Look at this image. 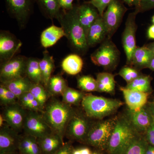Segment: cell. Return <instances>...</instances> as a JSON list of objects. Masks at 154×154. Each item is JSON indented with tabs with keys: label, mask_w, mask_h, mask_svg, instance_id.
Instances as JSON below:
<instances>
[{
	"label": "cell",
	"mask_w": 154,
	"mask_h": 154,
	"mask_svg": "<svg viewBox=\"0 0 154 154\" xmlns=\"http://www.w3.org/2000/svg\"><path fill=\"white\" fill-rule=\"evenodd\" d=\"M0 130V154L16 152L20 138L16 131L10 126H3Z\"/></svg>",
	"instance_id": "obj_13"
},
{
	"label": "cell",
	"mask_w": 154,
	"mask_h": 154,
	"mask_svg": "<svg viewBox=\"0 0 154 154\" xmlns=\"http://www.w3.org/2000/svg\"><path fill=\"white\" fill-rule=\"evenodd\" d=\"M89 129L85 119L74 113L68 124L66 134L73 139L85 141Z\"/></svg>",
	"instance_id": "obj_15"
},
{
	"label": "cell",
	"mask_w": 154,
	"mask_h": 154,
	"mask_svg": "<svg viewBox=\"0 0 154 154\" xmlns=\"http://www.w3.org/2000/svg\"><path fill=\"white\" fill-rule=\"evenodd\" d=\"M74 0H59V4L61 10L68 11L73 8Z\"/></svg>",
	"instance_id": "obj_43"
},
{
	"label": "cell",
	"mask_w": 154,
	"mask_h": 154,
	"mask_svg": "<svg viewBox=\"0 0 154 154\" xmlns=\"http://www.w3.org/2000/svg\"><path fill=\"white\" fill-rule=\"evenodd\" d=\"M153 102H154V101H153Z\"/></svg>",
	"instance_id": "obj_55"
},
{
	"label": "cell",
	"mask_w": 154,
	"mask_h": 154,
	"mask_svg": "<svg viewBox=\"0 0 154 154\" xmlns=\"http://www.w3.org/2000/svg\"><path fill=\"white\" fill-rule=\"evenodd\" d=\"M138 14L135 11L128 15L125 22V28L122 33V42L126 57L127 63L130 65L133 54L136 46V33L137 26L136 23V18Z\"/></svg>",
	"instance_id": "obj_10"
},
{
	"label": "cell",
	"mask_w": 154,
	"mask_h": 154,
	"mask_svg": "<svg viewBox=\"0 0 154 154\" xmlns=\"http://www.w3.org/2000/svg\"><path fill=\"white\" fill-rule=\"evenodd\" d=\"M30 92L44 109L49 93L46 91V88L41 84H33Z\"/></svg>",
	"instance_id": "obj_35"
},
{
	"label": "cell",
	"mask_w": 154,
	"mask_h": 154,
	"mask_svg": "<svg viewBox=\"0 0 154 154\" xmlns=\"http://www.w3.org/2000/svg\"><path fill=\"white\" fill-rule=\"evenodd\" d=\"M117 119L98 122L89 129L85 141L88 144L103 150L107 148Z\"/></svg>",
	"instance_id": "obj_5"
},
{
	"label": "cell",
	"mask_w": 154,
	"mask_h": 154,
	"mask_svg": "<svg viewBox=\"0 0 154 154\" xmlns=\"http://www.w3.org/2000/svg\"><path fill=\"white\" fill-rule=\"evenodd\" d=\"M36 3L45 17L51 20L57 19L61 11L59 0H36Z\"/></svg>",
	"instance_id": "obj_24"
},
{
	"label": "cell",
	"mask_w": 154,
	"mask_h": 154,
	"mask_svg": "<svg viewBox=\"0 0 154 154\" xmlns=\"http://www.w3.org/2000/svg\"><path fill=\"white\" fill-rule=\"evenodd\" d=\"M146 140L149 144L154 146V118L151 125L146 131Z\"/></svg>",
	"instance_id": "obj_41"
},
{
	"label": "cell",
	"mask_w": 154,
	"mask_h": 154,
	"mask_svg": "<svg viewBox=\"0 0 154 154\" xmlns=\"http://www.w3.org/2000/svg\"><path fill=\"white\" fill-rule=\"evenodd\" d=\"M19 104H12L6 106L3 111V117L9 126L17 131L23 127L27 113Z\"/></svg>",
	"instance_id": "obj_14"
},
{
	"label": "cell",
	"mask_w": 154,
	"mask_h": 154,
	"mask_svg": "<svg viewBox=\"0 0 154 154\" xmlns=\"http://www.w3.org/2000/svg\"><path fill=\"white\" fill-rule=\"evenodd\" d=\"M146 154H154V146L148 144L146 150Z\"/></svg>",
	"instance_id": "obj_47"
},
{
	"label": "cell",
	"mask_w": 154,
	"mask_h": 154,
	"mask_svg": "<svg viewBox=\"0 0 154 154\" xmlns=\"http://www.w3.org/2000/svg\"><path fill=\"white\" fill-rule=\"evenodd\" d=\"M97 89L100 92L112 93L115 90V81L112 74L108 72L99 73L97 75Z\"/></svg>",
	"instance_id": "obj_29"
},
{
	"label": "cell",
	"mask_w": 154,
	"mask_h": 154,
	"mask_svg": "<svg viewBox=\"0 0 154 154\" xmlns=\"http://www.w3.org/2000/svg\"><path fill=\"white\" fill-rule=\"evenodd\" d=\"M5 121V119H4V117L2 114L0 115V127L2 128L4 125V122Z\"/></svg>",
	"instance_id": "obj_51"
},
{
	"label": "cell",
	"mask_w": 154,
	"mask_h": 154,
	"mask_svg": "<svg viewBox=\"0 0 154 154\" xmlns=\"http://www.w3.org/2000/svg\"><path fill=\"white\" fill-rule=\"evenodd\" d=\"M120 51L111 38H106L91 55L92 62L107 69L115 68L119 62Z\"/></svg>",
	"instance_id": "obj_6"
},
{
	"label": "cell",
	"mask_w": 154,
	"mask_h": 154,
	"mask_svg": "<svg viewBox=\"0 0 154 154\" xmlns=\"http://www.w3.org/2000/svg\"><path fill=\"white\" fill-rule=\"evenodd\" d=\"M18 150L20 154H42L36 138L28 134L20 138Z\"/></svg>",
	"instance_id": "obj_28"
},
{
	"label": "cell",
	"mask_w": 154,
	"mask_h": 154,
	"mask_svg": "<svg viewBox=\"0 0 154 154\" xmlns=\"http://www.w3.org/2000/svg\"><path fill=\"white\" fill-rule=\"evenodd\" d=\"M128 9L122 0H112L102 18L107 32V38H111L121 24Z\"/></svg>",
	"instance_id": "obj_8"
},
{
	"label": "cell",
	"mask_w": 154,
	"mask_h": 154,
	"mask_svg": "<svg viewBox=\"0 0 154 154\" xmlns=\"http://www.w3.org/2000/svg\"><path fill=\"white\" fill-rule=\"evenodd\" d=\"M149 107L150 110L151 111L152 115L153 116L154 118V103L153 102H152V103H150L149 105Z\"/></svg>",
	"instance_id": "obj_49"
},
{
	"label": "cell",
	"mask_w": 154,
	"mask_h": 154,
	"mask_svg": "<svg viewBox=\"0 0 154 154\" xmlns=\"http://www.w3.org/2000/svg\"><path fill=\"white\" fill-rule=\"evenodd\" d=\"M67 87L64 79L61 76L57 75L51 77L47 88L52 95L62 96Z\"/></svg>",
	"instance_id": "obj_32"
},
{
	"label": "cell",
	"mask_w": 154,
	"mask_h": 154,
	"mask_svg": "<svg viewBox=\"0 0 154 154\" xmlns=\"http://www.w3.org/2000/svg\"><path fill=\"white\" fill-rule=\"evenodd\" d=\"M33 84L27 77L24 76L2 84L12 91L18 99L23 94L30 91Z\"/></svg>",
	"instance_id": "obj_23"
},
{
	"label": "cell",
	"mask_w": 154,
	"mask_h": 154,
	"mask_svg": "<svg viewBox=\"0 0 154 154\" xmlns=\"http://www.w3.org/2000/svg\"><path fill=\"white\" fill-rule=\"evenodd\" d=\"M148 37L150 39H154V25L149 28L147 31Z\"/></svg>",
	"instance_id": "obj_45"
},
{
	"label": "cell",
	"mask_w": 154,
	"mask_h": 154,
	"mask_svg": "<svg viewBox=\"0 0 154 154\" xmlns=\"http://www.w3.org/2000/svg\"><path fill=\"white\" fill-rule=\"evenodd\" d=\"M22 45L14 34L1 30L0 33V61L1 64L7 62L15 56Z\"/></svg>",
	"instance_id": "obj_12"
},
{
	"label": "cell",
	"mask_w": 154,
	"mask_h": 154,
	"mask_svg": "<svg viewBox=\"0 0 154 154\" xmlns=\"http://www.w3.org/2000/svg\"><path fill=\"white\" fill-rule=\"evenodd\" d=\"M118 74L126 81L127 84L131 82L140 75L137 69L128 66L122 68Z\"/></svg>",
	"instance_id": "obj_38"
},
{
	"label": "cell",
	"mask_w": 154,
	"mask_h": 154,
	"mask_svg": "<svg viewBox=\"0 0 154 154\" xmlns=\"http://www.w3.org/2000/svg\"><path fill=\"white\" fill-rule=\"evenodd\" d=\"M36 139L42 154H52L65 143L59 136L53 133Z\"/></svg>",
	"instance_id": "obj_20"
},
{
	"label": "cell",
	"mask_w": 154,
	"mask_h": 154,
	"mask_svg": "<svg viewBox=\"0 0 154 154\" xmlns=\"http://www.w3.org/2000/svg\"><path fill=\"white\" fill-rule=\"evenodd\" d=\"M78 85L82 91L85 92L98 91L97 81L91 76L80 77L78 79Z\"/></svg>",
	"instance_id": "obj_36"
},
{
	"label": "cell",
	"mask_w": 154,
	"mask_h": 154,
	"mask_svg": "<svg viewBox=\"0 0 154 154\" xmlns=\"http://www.w3.org/2000/svg\"><path fill=\"white\" fill-rule=\"evenodd\" d=\"M82 104L87 116L99 119L112 114L123 105L121 101L117 99H107L91 94L84 96Z\"/></svg>",
	"instance_id": "obj_3"
},
{
	"label": "cell",
	"mask_w": 154,
	"mask_h": 154,
	"mask_svg": "<svg viewBox=\"0 0 154 154\" xmlns=\"http://www.w3.org/2000/svg\"><path fill=\"white\" fill-rule=\"evenodd\" d=\"M83 61L78 54H71L64 59L62 63L63 70L68 74L75 75L82 71Z\"/></svg>",
	"instance_id": "obj_26"
},
{
	"label": "cell",
	"mask_w": 154,
	"mask_h": 154,
	"mask_svg": "<svg viewBox=\"0 0 154 154\" xmlns=\"http://www.w3.org/2000/svg\"><path fill=\"white\" fill-rule=\"evenodd\" d=\"M40 60L34 57L28 58L25 69V76L33 84H42L40 66Z\"/></svg>",
	"instance_id": "obj_27"
},
{
	"label": "cell",
	"mask_w": 154,
	"mask_h": 154,
	"mask_svg": "<svg viewBox=\"0 0 154 154\" xmlns=\"http://www.w3.org/2000/svg\"><path fill=\"white\" fill-rule=\"evenodd\" d=\"M139 1V0H124V2L130 7L134 6L135 8L138 4Z\"/></svg>",
	"instance_id": "obj_46"
},
{
	"label": "cell",
	"mask_w": 154,
	"mask_h": 154,
	"mask_svg": "<svg viewBox=\"0 0 154 154\" xmlns=\"http://www.w3.org/2000/svg\"><path fill=\"white\" fill-rule=\"evenodd\" d=\"M146 45L147 47L148 48H149L151 50H152V51L154 54V42H152V43H150V44L147 45Z\"/></svg>",
	"instance_id": "obj_50"
},
{
	"label": "cell",
	"mask_w": 154,
	"mask_h": 154,
	"mask_svg": "<svg viewBox=\"0 0 154 154\" xmlns=\"http://www.w3.org/2000/svg\"><path fill=\"white\" fill-rule=\"evenodd\" d=\"M154 56V53L146 45L137 47L133 54L130 65L134 66L136 69L148 68L150 62Z\"/></svg>",
	"instance_id": "obj_21"
},
{
	"label": "cell",
	"mask_w": 154,
	"mask_h": 154,
	"mask_svg": "<svg viewBox=\"0 0 154 154\" xmlns=\"http://www.w3.org/2000/svg\"><path fill=\"white\" fill-rule=\"evenodd\" d=\"M39 66L41 72L42 85L47 88L51 74L54 69V60L47 51L43 52V57L39 61Z\"/></svg>",
	"instance_id": "obj_25"
},
{
	"label": "cell",
	"mask_w": 154,
	"mask_h": 154,
	"mask_svg": "<svg viewBox=\"0 0 154 154\" xmlns=\"http://www.w3.org/2000/svg\"><path fill=\"white\" fill-rule=\"evenodd\" d=\"M135 11L138 14L154 9V0H139Z\"/></svg>",
	"instance_id": "obj_40"
},
{
	"label": "cell",
	"mask_w": 154,
	"mask_h": 154,
	"mask_svg": "<svg viewBox=\"0 0 154 154\" xmlns=\"http://www.w3.org/2000/svg\"><path fill=\"white\" fill-rule=\"evenodd\" d=\"M148 68L150 69L151 70L154 71V56L150 62Z\"/></svg>",
	"instance_id": "obj_48"
},
{
	"label": "cell",
	"mask_w": 154,
	"mask_h": 154,
	"mask_svg": "<svg viewBox=\"0 0 154 154\" xmlns=\"http://www.w3.org/2000/svg\"><path fill=\"white\" fill-rule=\"evenodd\" d=\"M75 6L80 23L87 35L91 25L100 16L96 8L88 2Z\"/></svg>",
	"instance_id": "obj_18"
},
{
	"label": "cell",
	"mask_w": 154,
	"mask_h": 154,
	"mask_svg": "<svg viewBox=\"0 0 154 154\" xmlns=\"http://www.w3.org/2000/svg\"><path fill=\"white\" fill-rule=\"evenodd\" d=\"M152 22L153 24L154 25V15L152 17Z\"/></svg>",
	"instance_id": "obj_52"
},
{
	"label": "cell",
	"mask_w": 154,
	"mask_h": 154,
	"mask_svg": "<svg viewBox=\"0 0 154 154\" xmlns=\"http://www.w3.org/2000/svg\"><path fill=\"white\" fill-rule=\"evenodd\" d=\"M125 103L130 110H138L146 106L151 93H144L120 87Z\"/></svg>",
	"instance_id": "obj_17"
},
{
	"label": "cell",
	"mask_w": 154,
	"mask_h": 154,
	"mask_svg": "<svg viewBox=\"0 0 154 154\" xmlns=\"http://www.w3.org/2000/svg\"><path fill=\"white\" fill-rule=\"evenodd\" d=\"M17 96L6 86L1 84L0 86V101L1 104L8 106L16 103Z\"/></svg>",
	"instance_id": "obj_37"
},
{
	"label": "cell",
	"mask_w": 154,
	"mask_h": 154,
	"mask_svg": "<svg viewBox=\"0 0 154 154\" xmlns=\"http://www.w3.org/2000/svg\"><path fill=\"white\" fill-rule=\"evenodd\" d=\"M107 37V32L103 18L99 16L91 25L86 38L88 47H93L103 42Z\"/></svg>",
	"instance_id": "obj_19"
},
{
	"label": "cell",
	"mask_w": 154,
	"mask_h": 154,
	"mask_svg": "<svg viewBox=\"0 0 154 154\" xmlns=\"http://www.w3.org/2000/svg\"><path fill=\"white\" fill-rule=\"evenodd\" d=\"M64 36L65 33L63 28L52 25L42 33L40 37L42 45L45 48L51 47Z\"/></svg>",
	"instance_id": "obj_22"
},
{
	"label": "cell",
	"mask_w": 154,
	"mask_h": 154,
	"mask_svg": "<svg viewBox=\"0 0 154 154\" xmlns=\"http://www.w3.org/2000/svg\"><path fill=\"white\" fill-rule=\"evenodd\" d=\"M138 110H129V121L135 129L146 132L153 121V116L149 106Z\"/></svg>",
	"instance_id": "obj_16"
},
{
	"label": "cell",
	"mask_w": 154,
	"mask_h": 154,
	"mask_svg": "<svg viewBox=\"0 0 154 154\" xmlns=\"http://www.w3.org/2000/svg\"><path fill=\"white\" fill-rule=\"evenodd\" d=\"M18 99L19 105L25 110L41 113L43 112V108L30 91L23 94Z\"/></svg>",
	"instance_id": "obj_31"
},
{
	"label": "cell",
	"mask_w": 154,
	"mask_h": 154,
	"mask_svg": "<svg viewBox=\"0 0 154 154\" xmlns=\"http://www.w3.org/2000/svg\"><path fill=\"white\" fill-rule=\"evenodd\" d=\"M57 20L72 48L80 54H85L89 47L85 32L80 23L75 6L68 11L61 10Z\"/></svg>",
	"instance_id": "obj_1"
},
{
	"label": "cell",
	"mask_w": 154,
	"mask_h": 154,
	"mask_svg": "<svg viewBox=\"0 0 154 154\" xmlns=\"http://www.w3.org/2000/svg\"><path fill=\"white\" fill-rule=\"evenodd\" d=\"M42 113L52 133L63 141L68 124L75 113L70 105L54 100L48 104Z\"/></svg>",
	"instance_id": "obj_2"
},
{
	"label": "cell",
	"mask_w": 154,
	"mask_h": 154,
	"mask_svg": "<svg viewBox=\"0 0 154 154\" xmlns=\"http://www.w3.org/2000/svg\"><path fill=\"white\" fill-rule=\"evenodd\" d=\"M23 128L26 134L38 138L52 133L42 113L29 111L26 114Z\"/></svg>",
	"instance_id": "obj_11"
},
{
	"label": "cell",
	"mask_w": 154,
	"mask_h": 154,
	"mask_svg": "<svg viewBox=\"0 0 154 154\" xmlns=\"http://www.w3.org/2000/svg\"><path fill=\"white\" fill-rule=\"evenodd\" d=\"M152 80V78L149 75H140L131 82L127 84L125 88L140 92L151 93Z\"/></svg>",
	"instance_id": "obj_30"
},
{
	"label": "cell",
	"mask_w": 154,
	"mask_h": 154,
	"mask_svg": "<svg viewBox=\"0 0 154 154\" xmlns=\"http://www.w3.org/2000/svg\"><path fill=\"white\" fill-rule=\"evenodd\" d=\"M112 0H90L87 2L95 7L101 17H102L105 10L110 5Z\"/></svg>",
	"instance_id": "obj_39"
},
{
	"label": "cell",
	"mask_w": 154,
	"mask_h": 154,
	"mask_svg": "<svg viewBox=\"0 0 154 154\" xmlns=\"http://www.w3.org/2000/svg\"><path fill=\"white\" fill-rule=\"evenodd\" d=\"M92 154H102L100 153H99V152H94L92 153Z\"/></svg>",
	"instance_id": "obj_53"
},
{
	"label": "cell",
	"mask_w": 154,
	"mask_h": 154,
	"mask_svg": "<svg viewBox=\"0 0 154 154\" xmlns=\"http://www.w3.org/2000/svg\"><path fill=\"white\" fill-rule=\"evenodd\" d=\"M27 59L23 56H17L1 64L0 80L2 84L25 76Z\"/></svg>",
	"instance_id": "obj_9"
},
{
	"label": "cell",
	"mask_w": 154,
	"mask_h": 154,
	"mask_svg": "<svg viewBox=\"0 0 154 154\" xmlns=\"http://www.w3.org/2000/svg\"><path fill=\"white\" fill-rule=\"evenodd\" d=\"M91 150L87 147L81 148L74 149H73L72 154H92Z\"/></svg>",
	"instance_id": "obj_44"
},
{
	"label": "cell",
	"mask_w": 154,
	"mask_h": 154,
	"mask_svg": "<svg viewBox=\"0 0 154 154\" xmlns=\"http://www.w3.org/2000/svg\"><path fill=\"white\" fill-rule=\"evenodd\" d=\"M134 128L129 120L117 119L107 146L110 154H122L136 137Z\"/></svg>",
	"instance_id": "obj_4"
},
{
	"label": "cell",
	"mask_w": 154,
	"mask_h": 154,
	"mask_svg": "<svg viewBox=\"0 0 154 154\" xmlns=\"http://www.w3.org/2000/svg\"><path fill=\"white\" fill-rule=\"evenodd\" d=\"M17 154V152L12 153H8V154Z\"/></svg>",
	"instance_id": "obj_54"
},
{
	"label": "cell",
	"mask_w": 154,
	"mask_h": 154,
	"mask_svg": "<svg viewBox=\"0 0 154 154\" xmlns=\"http://www.w3.org/2000/svg\"><path fill=\"white\" fill-rule=\"evenodd\" d=\"M62 96L63 102L70 105L79 104L82 101L85 95L81 91L67 87Z\"/></svg>",
	"instance_id": "obj_34"
},
{
	"label": "cell",
	"mask_w": 154,
	"mask_h": 154,
	"mask_svg": "<svg viewBox=\"0 0 154 154\" xmlns=\"http://www.w3.org/2000/svg\"><path fill=\"white\" fill-rule=\"evenodd\" d=\"M148 144L146 140L136 137L122 154H146Z\"/></svg>",
	"instance_id": "obj_33"
},
{
	"label": "cell",
	"mask_w": 154,
	"mask_h": 154,
	"mask_svg": "<svg viewBox=\"0 0 154 154\" xmlns=\"http://www.w3.org/2000/svg\"><path fill=\"white\" fill-rule=\"evenodd\" d=\"M8 13L16 19L19 27H25L33 13L36 0H4Z\"/></svg>",
	"instance_id": "obj_7"
},
{
	"label": "cell",
	"mask_w": 154,
	"mask_h": 154,
	"mask_svg": "<svg viewBox=\"0 0 154 154\" xmlns=\"http://www.w3.org/2000/svg\"><path fill=\"white\" fill-rule=\"evenodd\" d=\"M73 148L70 143H64L61 147L52 154H72Z\"/></svg>",
	"instance_id": "obj_42"
}]
</instances>
